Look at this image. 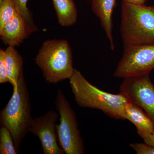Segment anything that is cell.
<instances>
[{"label": "cell", "mask_w": 154, "mask_h": 154, "mask_svg": "<svg viewBox=\"0 0 154 154\" xmlns=\"http://www.w3.org/2000/svg\"><path fill=\"white\" fill-rule=\"evenodd\" d=\"M69 79L75 102L80 107L102 110L115 119H126L125 107L132 102L125 94L121 92L110 94L100 90L89 82L76 69Z\"/></svg>", "instance_id": "1"}, {"label": "cell", "mask_w": 154, "mask_h": 154, "mask_svg": "<svg viewBox=\"0 0 154 154\" xmlns=\"http://www.w3.org/2000/svg\"><path fill=\"white\" fill-rule=\"evenodd\" d=\"M120 33L124 48L154 44V6L122 0Z\"/></svg>", "instance_id": "2"}, {"label": "cell", "mask_w": 154, "mask_h": 154, "mask_svg": "<svg viewBox=\"0 0 154 154\" xmlns=\"http://www.w3.org/2000/svg\"><path fill=\"white\" fill-rule=\"evenodd\" d=\"M10 101L0 113V122L9 130L19 152V147L26 134L29 132L33 119L27 85L23 73L16 87L13 88Z\"/></svg>", "instance_id": "3"}, {"label": "cell", "mask_w": 154, "mask_h": 154, "mask_svg": "<svg viewBox=\"0 0 154 154\" xmlns=\"http://www.w3.org/2000/svg\"><path fill=\"white\" fill-rule=\"evenodd\" d=\"M34 60L49 83L56 84L69 79L74 72L71 48L64 39L45 42Z\"/></svg>", "instance_id": "4"}, {"label": "cell", "mask_w": 154, "mask_h": 154, "mask_svg": "<svg viewBox=\"0 0 154 154\" xmlns=\"http://www.w3.org/2000/svg\"><path fill=\"white\" fill-rule=\"evenodd\" d=\"M55 104L60 115L56 128L60 147L66 154H85V144L75 114L60 89L57 91Z\"/></svg>", "instance_id": "5"}, {"label": "cell", "mask_w": 154, "mask_h": 154, "mask_svg": "<svg viewBox=\"0 0 154 154\" xmlns=\"http://www.w3.org/2000/svg\"><path fill=\"white\" fill-rule=\"evenodd\" d=\"M153 69L154 44L134 45L124 48L114 75L124 79L150 74Z\"/></svg>", "instance_id": "6"}, {"label": "cell", "mask_w": 154, "mask_h": 154, "mask_svg": "<svg viewBox=\"0 0 154 154\" xmlns=\"http://www.w3.org/2000/svg\"><path fill=\"white\" fill-rule=\"evenodd\" d=\"M119 90L143 109L154 123V85L149 74L123 79Z\"/></svg>", "instance_id": "7"}, {"label": "cell", "mask_w": 154, "mask_h": 154, "mask_svg": "<svg viewBox=\"0 0 154 154\" xmlns=\"http://www.w3.org/2000/svg\"><path fill=\"white\" fill-rule=\"evenodd\" d=\"M59 113L50 110L45 115L33 119L29 132L38 137L44 154H64L57 143V124Z\"/></svg>", "instance_id": "8"}, {"label": "cell", "mask_w": 154, "mask_h": 154, "mask_svg": "<svg viewBox=\"0 0 154 154\" xmlns=\"http://www.w3.org/2000/svg\"><path fill=\"white\" fill-rule=\"evenodd\" d=\"M33 32L24 17L16 11L12 19L0 30V36L5 44L15 47Z\"/></svg>", "instance_id": "9"}, {"label": "cell", "mask_w": 154, "mask_h": 154, "mask_svg": "<svg viewBox=\"0 0 154 154\" xmlns=\"http://www.w3.org/2000/svg\"><path fill=\"white\" fill-rule=\"evenodd\" d=\"M91 9L100 19L101 25L105 30L110 42V48H115L113 36L112 16L116 7V0H91Z\"/></svg>", "instance_id": "10"}, {"label": "cell", "mask_w": 154, "mask_h": 154, "mask_svg": "<svg viewBox=\"0 0 154 154\" xmlns=\"http://www.w3.org/2000/svg\"><path fill=\"white\" fill-rule=\"evenodd\" d=\"M125 119L134 125L139 136L143 139L154 132V123L139 106L132 102L125 107Z\"/></svg>", "instance_id": "11"}, {"label": "cell", "mask_w": 154, "mask_h": 154, "mask_svg": "<svg viewBox=\"0 0 154 154\" xmlns=\"http://www.w3.org/2000/svg\"><path fill=\"white\" fill-rule=\"evenodd\" d=\"M5 60L8 82L14 88L23 73V59L14 46H8L5 50Z\"/></svg>", "instance_id": "12"}, {"label": "cell", "mask_w": 154, "mask_h": 154, "mask_svg": "<svg viewBox=\"0 0 154 154\" xmlns=\"http://www.w3.org/2000/svg\"><path fill=\"white\" fill-rule=\"evenodd\" d=\"M59 23L70 27L77 22V11L73 0H52Z\"/></svg>", "instance_id": "13"}, {"label": "cell", "mask_w": 154, "mask_h": 154, "mask_svg": "<svg viewBox=\"0 0 154 154\" xmlns=\"http://www.w3.org/2000/svg\"><path fill=\"white\" fill-rule=\"evenodd\" d=\"M14 140L10 131L5 126L0 128V154H17Z\"/></svg>", "instance_id": "14"}, {"label": "cell", "mask_w": 154, "mask_h": 154, "mask_svg": "<svg viewBox=\"0 0 154 154\" xmlns=\"http://www.w3.org/2000/svg\"><path fill=\"white\" fill-rule=\"evenodd\" d=\"M16 11L12 0H2L0 2V30L12 19Z\"/></svg>", "instance_id": "15"}, {"label": "cell", "mask_w": 154, "mask_h": 154, "mask_svg": "<svg viewBox=\"0 0 154 154\" xmlns=\"http://www.w3.org/2000/svg\"><path fill=\"white\" fill-rule=\"evenodd\" d=\"M14 2L16 11L24 17L26 22L34 32L38 30L33 22L32 15L27 6L28 0H12Z\"/></svg>", "instance_id": "16"}, {"label": "cell", "mask_w": 154, "mask_h": 154, "mask_svg": "<svg viewBox=\"0 0 154 154\" xmlns=\"http://www.w3.org/2000/svg\"><path fill=\"white\" fill-rule=\"evenodd\" d=\"M130 146L137 154H154V146L146 143H131Z\"/></svg>", "instance_id": "17"}, {"label": "cell", "mask_w": 154, "mask_h": 154, "mask_svg": "<svg viewBox=\"0 0 154 154\" xmlns=\"http://www.w3.org/2000/svg\"><path fill=\"white\" fill-rule=\"evenodd\" d=\"M5 50H0V84L8 82L5 60Z\"/></svg>", "instance_id": "18"}, {"label": "cell", "mask_w": 154, "mask_h": 154, "mask_svg": "<svg viewBox=\"0 0 154 154\" xmlns=\"http://www.w3.org/2000/svg\"><path fill=\"white\" fill-rule=\"evenodd\" d=\"M145 143L154 146V132L143 139Z\"/></svg>", "instance_id": "19"}, {"label": "cell", "mask_w": 154, "mask_h": 154, "mask_svg": "<svg viewBox=\"0 0 154 154\" xmlns=\"http://www.w3.org/2000/svg\"><path fill=\"white\" fill-rule=\"evenodd\" d=\"M125 2L136 5H145L146 2L147 0H123Z\"/></svg>", "instance_id": "20"}]
</instances>
